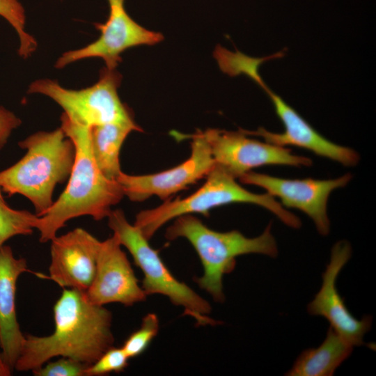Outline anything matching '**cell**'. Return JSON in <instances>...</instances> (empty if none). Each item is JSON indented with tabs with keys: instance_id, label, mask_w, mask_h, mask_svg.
Returning a JSON list of instances; mask_svg holds the SVG:
<instances>
[{
	"instance_id": "obj_11",
	"label": "cell",
	"mask_w": 376,
	"mask_h": 376,
	"mask_svg": "<svg viewBox=\"0 0 376 376\" xmlns=\"http://www.w3.org/2000/svg\"><path fill=\"white\" fill-rule=\"evenodd\" d=\"M183 136L191 139L190 157L175 167L156 173L134 175L122 172L117 181L124 196L136 202L143 201L152 196L166 200L209 174L215 163L200 130Z\"/></svg>"
},
{
	"instance_id": "obj_13",
	"label": "cell",
	"mask_w": 376,
	"mask_h": 376,
	"mask_svg": "<svg viewBox=\"0 0 376 376\" xmlns=\"http://www.w3.org/2000/svg\"><path fill=\"white\" fill-rule=\"evenodd\" d=\"M352 256L351 244L340 240L334 244L329 263L322 274L321 287L307 311L313 315L322 316L330 327L353 347L363 345V337L370 330L373 318L364 316L358 320L347 310L337 288L338 276Z\"/></svg>"
},
{
	"instance_id": "obj_9",
	"label": "cell",
	"mask_w": 376,
	"mask_h": 376,
	"mask_svg": "<svg viewBox=\"0 0 376 376\" xmlns=\"http://www.w3.org/2000/svg\"><path fill=\"white\" fill-rule=\"evenodd\" d=\"M109 14L107 20L95 24L100 31L94 42L77 49L64 52L56 61L55 67L63 68L75 61L100 58L109 69H116L121 61L120 54L127 49L139 45H152L160 42L164 36L136 23L127 13L125 0H107Z\"/></svg>"
},
{
	"instance_id": "obj_7",
	"label": "cell",
	"mask_w": 376,
	"mask_h": 376,
	"mask_svg": "<svg viewBox=\"0 0 376 376\" xmlns=\"http://www.w3.org/2000/svg\"><path fill=\"white\" fill-rule=\"evenodd\" d=\"M122 75L116 69L100 70L98 81L80 90L68 89L49 79L34 81L29 93L49 97L57 103L71 121L92 127L112 123L135 122L132 111L118 94Z\"/></svg>"
},
{
	"instance_id": "obj_4",
	"label": "cell",
	"mask_w": 376,
	"mask_h": 376,
	"mask_svg": "<svg viewBox=\"0 0 376 376\" xmlns=\"http://www.w3.org/2000/svg\"><path fill=\"white\" fill-rule=\"evenodd\" d=\"M165 237L169 240L182 237L190 242L203 269V275L194 281L217 302L225 300L223 278L234 269L237 257L249 253L272 258L278 255L276 242L271 233V224L260 235L250 238L235 230H214L198 218L185 214L175 219L166 229Z\"/></svg>"
},
{
	"instance_id": "obj_24",
	"label": "cell",
	"mask_w": 376,
	"mask_h": 376,
	"mask_svg": "<svg viewBox=\"0 0 376 376\" xmlns=\"http://www.w3.org/2000/svg\"><path fill=\"white\" fill-rule=\"evenodd\" d=\"M21 123V119L13 112L0 105V150L6 145L13 131Z\"/></svg>"
},
{
	"instance_id": "obj_20",
	"label": "cell",
	"mask_w": 376,
	"mask_h": 376,
	"mask_svg": "<svg viewBox=\"0 0 376 376\" xmlns=\"http://www.w3.org/2000/svg\"><path fill=\"white\" fill-rule=\"evenodd\" d=\"M0 17L5 19L17 33L19 45L18 54L26 58L37 48V42L25 29L26 15L18 0H0Z\"/></svg>"
},
{
	"instance_id": "obj_10",
	"label": "cell",
	"mask_w": 376,
	"mask_h": 376,
	"mask_svg": "<svg viewBox=\"0 0 376 376\" xmlns=\"http://www.w3.org/2000/svg\"><path fill=\"white\" fill-rule=\"evenodd\" d=\"M352 175L345 173L334 179H285L249 171L239 179L241 182L260 187L267 193L279 198L285 207L297 209L313 221L318 232L323 236L330 231L327 202L331 193L346 186Z\"/></svg>"
},
{
	"instance_id": "obj_22",
	"label": "cell",
	"mask_w": 376,
	"mask_h": 376,
	"mask_svg": "<svg viewBox=\"0 0 376 376\" xmlns=\"http://www.w3.org/2000/svg\"><path fill=\"white\" fill-rule=\"evenodd\" d=\"M129 359L123 347L113 346L93 364L86 368L84 376H100L112 372H122L128 366Z\"/></svg>"
},
{
	"instance_id": "obj_23",
	"label": "cell",
	"mask_w": 376,
	"mask_h": 376,
	"mask_svg": "<svg viewBox=\"0 0 376 376\" xmlns=\"http://www.w3.org/2000/svg\"><path fill=\"white\" fill-rule=\"evenodd\" d=\"M86 365L75 359L62 357L32 370L35 376H84Z\"/></svg>"
},
{
	"instance_id": "obj_14",
	"label": "cell",
	"mask_w": 376,
	"mask_h": 376,
	"mask_svg": "<svg viewBox=\"0 0 376 376\" xmlns=\"http://www.w3.org/2000/svg\"><path fill=\"white\" fill-rule=\"evenodd\" d=\"M121 246L114 234L101 242L95 276L84 292L91 303L100 306L120 303L132 306L146 299L147 295Z\"/></svg>"
},
{
	"instance_id": "obj_1",
	"label": "cell",
	"mask_w": 376,
	"mask_h": 376,
	"mask_svg": "<svg viewBox=\"0 0 376 376\" xmlns=\"http://www.w3.org/2000/svg\"><path fill=\"white\" fill-rule=\"evenodd\" d=\"M54 318L55 328L51 335H25L14 369L32 371L55 357L89 366L113 346L111 311L88 301L83 292L64 288L54 304Z\"/></svg>"
},
{
	"instance_id": "obj_8",
	"label": "cell",
	"mask_w": 376,
	"mask_h": 376,
	"mask_svg": "<svg viewBox=\"0 0 376 376\" xmlns=\"http://www.w3.org/2000/svg\"><path fill=\"white\" fill-rule=\"evenodd\" d=\"M206 141L215 165L235 178H240L253 169L266 165L311 166V159L295 155L286 147L251 139L241 129L200 130Z\"/></svg>"
},
{
	"instance_id": "obj_2",
	"label": "cell",
	"mask_w": 376,
	"mask_h": 376,
	"mask_svg": "<svg viewBox=\"0 0 376 376\" xmlns=\"http://www.w3.org/2000/svg\"><path fill=\"white\" fill-rule=\"evenodd\" d=\"M61 123V129L75 146V158L65 189L36 221L40 242L52 240L73 218L88 215L100 221L107 217L112 207L124 196L118 181L107 178L94 160L90 143L91 127L71 121L64 113Z\"/></svg>"
},
{
	"instance_id": "obj_19",
	"label": "cell",
	"mask_w": 376,
	"mask_h": 376,
	"mask_svg": "<svg viewBox=\"0 0 376 376\" xmlns=\"http://www.w3.org/2000/svg\"><path fill=\"white\" fill-rule=\"evenodd\" d=\"M0 190V246L16 235H31L38 216L26 210L12 208Z\"/></svg>"
},
{
	"instance_id": "obj_6",
	"label": "cell",
	"mask_w": 376,
	"mask_h": 376,
	"mask_svg": "<svg viewBox=\"0 0 376 376\" xmlns=\"http://www.w3.org/2000/svg\"><path fill=\"white\" fill-rule=\"evenodd\" d=\"M107 218L109 227L142 271L141 287L147 296L155 294L167 297L173 304L182 307L184 314L193 318L198 325L219 324L209 316L212 310L209 302L173 275L158 251L136 226L129 223L122 210H111Z\"/></svg>"
},
{
	"instance_id": "obj_12",
	"label": "cell",
	"mask_w": 376,
	"mask_h": 376,
	"mask_svg": "<svg viewBox=\"0 0 376 376\" xmlns=\"http://www.w3.org/2000/svg\"><path fill=\"white\" fill-rule=\"evenodd\" d=\"M254 81L269 97L283 125L284 131L282 133H275L263 127H259L255 131L241 129L244 134L262 137L265 142L279 146H294L302 148L345 166H354L358 164L360 156L356 150L333 143L322 136L292 107L272 91L260 76L257 77Z\"/></svg>"
},
{
	"instance_id": "obj_3",
	"label": "cell",
	"mask_w": 376,
	"mask_h": 376,
	"mask_svg": "<svg viewBox=\"0 0 376 376\" xmlns=\"http://www.w3.org/2000/svg\"><path fill=\"white\" fill-rule=\"evenodd\" d=\"M18 146L26 152L15 164L0 171V190L10 196L20 194L26 197L40 217L54 203L56 186L69 178L75 148L61 127L50 132H35Z\"/></svg>"
},
{
	"instance_id": "obj_17",
	"label": "cell",
	"mask_w": 376,
	"mask_h": 376,
	"mask_svg": "<svg viewBox=\"0 0 376 376\" xmlns=\"http://www.w3.org/2000/svg\"><path fill=\"white\" fill-rule=\"evenodd\" d=\"M353 347L329 327L324 341L316 348L302 352L285 375H333L352 354Z\"/></svg>"
},
{
	"instance_id": "obj_21",
	"label": "cell",
	"mask_w": 376,
	"mask_h": 376,
	"mask_svg": "<svg viewBox=\"0 0 376 376\" xmlns=\"http://www.w3.org/2000/svg\"><path fill=\"white\" fill-rule=\"evenodd\" d=\"M159 329V319L155 313L145 315L141 327L130 335L122 347L127 357L133 358L141 354L157 336Z\"/></svg>"
},
{
	"instance_id": "obj_5",
	"label": "cell",
	"mask_w": 376,
	"mask_h": 376,
	"mask_svg": "<svg viewBox=\"0 0 376 376\" xmlns=\"http://www.w3.org/2000/svg\"><path fill=\"white\" fill-rule=\"evenodd\" d=\"M206 177L205 182L189 196L166 199L155 208L141 211L136 214L134 225L149 240L166 223L178 217L196 213L208 217L210 210L214 207L246 203L268 210L290 228L301 227L299 218L283 207L274 196L246 190L221 167L215 165Z\"/></svg>"
},
{
	"instance_id": "obj_25",
	"label": "cell",
	"mask_w": 376,
	"mask_h": 376,
	"mask_svg": "<svg viewBox=\"0 0 376 376\" xmlns=\"http://www.w3.org/2000/svg\"><path fill=\"white\" fill-rule=\"evenodd\" d=\"M12 370L3 361L0 348V376H10Z\"/></svg>"
},
{
	"instance_id": "obj_15",
	"label": "cell",
	"mask_w": 376,
	"mask_h": 376,
	"mask_svg": "<svg viewBox=\"0 0 376 376\" xmlns=\"http://www.w3.org/2000/svg\"><path fill=\"white\" fill-rule=\"evenodd\" d=\"M51 241L48 277L63 288L85 292L95 276L101 242L81 228Z\"/></svg>"
},
{
	"instance_id": "obj_18",
	"label": "cell",
	"mask_w": 376,
	"mask_h": 376,
	"mask_svg": "<svg viewBox=\"0 0 376 376\" xmlns=\"http://www.w3.org/2000/svg\"><path fill=\"white\" fill-rule=\"evenodd\" d=\"M133 131L142 132L135 123H112L91 127L90 143L94 160L101 173L116 180L123 172L120 152L127 136Z\"/></svg>"
},
{
	"instance_id": "obj_16",
	"label": "cell",
	"mask_w": 376,
	"mask_h": 376,
	"mask_svg": "<svg viewBox=\"0 0 376 376\" xmlns=\"http://www.w3.org/2000/svg\"><path fill=\"white\" fill-rule=\"evenodd\" d=\"M28 271L26 259L15 258L9 246H0V348L3 361L11 370L25 340L16 315L17 281Z\"/></svg>"
}]
</instances>
